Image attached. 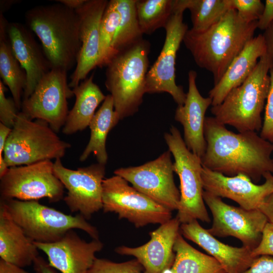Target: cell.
<instances>
[{"mask_svg":"<svg viewBox=\"0 0 273 273\" xmlns=\"http://www.w3.org/2000/svg\"><path fill=\"white\" fill-rule=\"evenodd\" d=\"M204 136L203 166L228 176L242 174L255 184L266 173L273 174V144L257 132L235 133L213 117H206Z\"/></svg>","mask_w":273,"mask_h":273,"instance_id":"cell-1","label":"cell"},{"mask_svg":"<svg viewBox=\"0 0 273 273\" xmlns=\"http://www.w3.org/2000/svg\"><path fill=\"white\" fill-rule=\"evenodd\" d=\"M257 21L243 20L231 9L215 24L206 30L188 29L183 39L196 64L211 72L214 85L223 76L234 59L254 37Z\"/></svg>","mask_w":273,"mask_h":273,"instance_id":"cell-2","label":"cell"},{"mask_svg":"<svg viewBox=\"0 0 273 273\" xmlns=\"http://www.w3.org/2000/svg\"><path fill=\"white\" fill-rule=\"evenodd\" d=\"M25 20L40 40L51 69L68 72L76 66L81 42L75 10L59 3L37 6L26 11Z\"/></svg>","mask_w":273,"mask_h":273,"instance_id":"cell-3","label":"cell"},{"mask_svg":"<svg viewBox=\"0 0 273 273\" xmlns=\"http://www.w3.org/2000/svg\"><path fill=\"white\" fill-rule=\"evenodd\" d=\"M272 62L267 53L262 56L246 80L232 89L221 104L212 106L211 112L216 121L234 127L238 132L261 130Z\"/></svg>","mask_w":273,"mask_h":273,"instance_id":"cell-4","label":"cell"},{"mask_svg":"<svg viewBox=\"0 0 273 273\" xmlns=\"http://www.w3.org/2000/svg\"><path fill=\"white\" fill-rule=\"evenodd\" d=\"M150 50L143 38L114 56L106 66L105 85L121 120L137 112L143 102Z\"/></svg>","mask_w":273,"mask_h":273,"instance_id":"cell-5","label":"cell"},{"mask_svg":"<svg viewBox=\"0 0 273 273\" xmlns=\"http://www.w3.org/2000/svg\"><path fill=\"white\" fill-rule=\"evenodd\" d=\"M0 206L34 242H55L75 229L85 232L92 239H99L97 228L79 214H67L34 200L0 199Z\"/></svg>","mask_w":273,"mask_h":273,"instance_id":"cell-6","label":"cell"},{"mask_svg":"<svg viewBox=\"0 0 273 273\" xmlns=\"http://www.w3.org/2000/svg\"><path fill=\"white\" fill-rule=\"evenodd\" d=\"M70 143L62 140L50 125L19 112L7 140L4 159L9 167L61 159Z\"/></svg>","mask_w":273,"mask_h":273,"instance_id":"cell-7","label":"cell"},{"mask_svg":"<svg viewBox=\"0 0 273 273\" xmlns=\"http://www.w3.org/2000/svg\"><path fill=\"white\" fill-rule=\"evenodd\" d=\"M174 162L173 170L180 181V198L176 217L181 224L194 220L209 223L210 218L203 199L201 159L188 149L179 130L171 126L164 136Z\"/></svg>","mask_w":273,"mask_h":273,"instance_id":"cell-8","label":"cell"},{"mask_svg":"<svg viewBox=\"0 0 273 273\" xmlns=\"http://www.w3.org/2000/svg\"><path fill=\"white\" fill-rule=\"evenodd\" d=\"M102 209L117 214L136 228L164 223L172 218V211L138 191L117 175L105 178L102 186Z\"/></svg>","mask_w":273,"mask_h":273,"instance_id":"cell-9","label":"cell"},{"mask_svg":"<svg viewBox=\"0 0 273 273\" xmlns=\"http://www.w3.org/2000/svg\"><path fill=\"white\" fill-rule=\"evenodd\" d=\"M64 189L51 160L9 167L0 177V199L37 201L46 198L50 202H57L63 199Z\"/></svg>","mask_w":273,"mask_h":273,"instance_id":"cell-10","label":"cell"},{"mask_svg":"<svg viewBox=\"0 0 273 273\" xmlns=\"http://www.w3.org/2000/svg\"><path fill=\"white\" fill-rule=\"evenodd\" d=\"M185 11L176 0H173L172 13L164 28V43L157 59L149 69L145 86L146 93H168L177 106L184 104L187 96L183 86L176 84L175 73L177 52L189 29L183 22Z\"/></svg>","mask_w":273,"mask_h":273,"instance_id":"cell-11","label":"cell"},{"mask_svg":"<svg viewBox=\"0 0 273 273\" xmlns=\"http://www.w3.org/2000/svg\"><path fill=\"white\" fill-rule=\"evenodd\" d=\"M203 196L212 216L211 226L207 229L210 234L217 237H235L252 250L258 246L268 222L258 209L248 210L229 205L205 191Z\"/></svg>","mask_w":273,"mask_h":273,"instance_id":"cell-12","label":"cell"},{"mask_svg":"<svg viewBox=\"0 0 273 273\" xmlns=\"http://www.w3.org/2000/svg\"><path fill=\"white\" fill-rule=\"evenodd\" d=\"M67 73L52 69L21 105V112L27 117L46 122L57 133L64 126L69 113L67 100L74 96L67 82Z\"/></svg>","mask_w":273,"mask_h":273,"instance_id":"cell-13","label":"cell"},{"mask_svg":"<svg viewBox=\"0 0 273 273\" xmlns=\"http://www.w3.org/2000/svg\"><path fill=\"white\" fill-rule=\"evenodd\" d=\"M168 150L143 165L119 168L114 171L138 191L171 211L177 210L180 191L174 180L173 163Z\"/></svg>","mask_w":273,"mask_h":273,"instance_id":"cell-14","label":"cell"},{"mask_svg":"<svg viewBox=\"0 0 273 273\" xmlns=\"http://www.w3.org/2000/svg\"><path fill=\"white\" fill-rule=\"evenodd\" d=\"M54 171L67 190L63 200L71 212H78L88 220L102 209L105 165L98 163L73 170L65 167L61 159H57Z\"/></svg>","mask_w":273,"mask_h":273,"instance_id":"cell-15","label":"cell"},{"mask_svg":"<svg viewBox=\"0 0 273 273\" xmlns=\"http://www.w3.org/2000/svg\"><path fill=\"white\" fill-rule=\"evenodd\" d=\"M204 191L220 198H226L245 209H258L264 200L273 193V174L266 173L264 182L254 183L245 175L226 176L204 166L202 172Z\"/></svg>","mask_w":273,"mask_h":273,"instance_id":"cell-16","label":"cell"},{"mask_svg":"<svg viewBox=\"0 0 273 273\" xmlns=\"http://www.w3.org/2000/svg\"><path fill=\"white\" fill-rule=\"evenodd\" d=\"M47 256L53 268L61 273H87L104 247L99 239L86 242L75 230L68 231L60 240L51 243L34 242Z\"/></svg>","mask_w":273,"mask_h":273,"instance_id":"cell-17","label":"cell"},{"mask_svg":"<svg viewBox=\"0 0 273 273\" xmlns=\"http://www.w3.org/2000/svg\"><path fill=\"white\" fill-rule=\"evenodd\" d=\"M180 224L176 217L172 218L151 232L150 240L146 244L136 247L120 246L115 251L135 257L143 266L144 273H163L171 268L174 261V245Z\"/></svg>","mask_w":273,"mask_h":273,"instance_id":"cell-18","label":"cell"},{"mask_svg":"<svg viewBox=\"0 0 273 273\" xmlns=\"http://www.w3.org/2000/svg\"><path fill=\"white\" fill-rule=\"evenodd\" d=\"M107 0H87L75 10L80 20L81 47L69 86L74 88L86 78L91 70L98 67L100 51V27L108 3Z\"/></svg>","mask_w":273,"mask_h":273,"instance_id":"cell-19","label":"cell"},{"mask_svg":"<svg viewBox=\"0 0 273 273\" xmlns=\"http://www.w3.org/2000/svg\"><path fill=\"white\" fill-rule=\"evenodd\" d=\"M7 32L14 55L26 74L23 101L30 96L51 67L42 47L26 25L9 22Z\"/></svg>","mask_w":273,"mask_h":273,"instance_id":"cell-20","label":"cell"},{"mask_svg":"<svg viewBox=\"0 0 273 273\" xmlns=\"http://www.w3.org/2000/svg\"><path fill=\"white\" fill-rule=\"evenodd\" d=\"M197 76L195 71H189L186 99L183 105L177 106L174 119L183 127V139L188 149L201 159L206 148L204 136L205 114L212 105V100L200 94L196 83Z\"/></svg>","mask_w":273,"mask_h":273,"instance_id":"cell-21","label":"cell"},{"mask_svg":"<svg viewBox=\"0 0 273 273\" xmlns=\"http://www.w3.org/2000/svg\"><path fill=\"white\" fill-rule=\"evenodd\" d=\"M180 233L215 258L226 273H243L255 258L252 249L244 246L237 247L223 243L203 228L197 220L180 224Z\"/></svg>","mask_w":273,"mask_h":273,"instance_id":"cell-22","label":"cell"},{"mask_svg":"<svg viewBox=\"0 0 273 273\" xmlns=\"http://www.w3.org/2000/svg\"><path fill=\"white\" fill-rule=\"evenodd\" d=\"M266 53L262 34L254 37L234 59L222 78L209 92L212 106L222 103L228 94L241 85L253 72L258 60Z\"/></svg>","mask_w":273,"mask_h":273,"instance_id":"cell-23","label":"cell"},{"mask_svg":"<svg viewBox=\"0 0 273 273\" xmlns=\"http://www.w3.org/2000/svg\"><path fill=\"white\" fill-rule=\"evenodd\" d=\"M38 249L23 230L0 206V257L21 267L33 264Z\"/></svg>","mask_w":273,"mask_h":273,"instance_id":"cell-24","label":"cell"},{"mask_svg":"<svg viewBox=\"0 0 273 273\" xmlns=\"http://www.w3.org/2000/svg\"><path fill=\"white\" fill-rule=\"evenodd\" d=\"M94 74L82 81L72 89L75 102L69 111L62 132L72 134L82 131L89 126L98 106L106 96L93 80Z\"/></svg>","mask_w":273,"mask_h":273,"instance_id":"cell-25","label":"cell"},{"mask_svg":"<svg viewBox=\"0 0 273 273\" xmlns=\"http://www.w3.org/2000/svg\"><path fill=\"white\" fill-rule=\"evenodd\" d=\"M120 120L119 114L115 111L112 97L110 94L107 95L89 123L90 138L79 157L80 161H85L93 154L98 163L106 164L108 159L106 147L107 135Z\"/></svg>","mask_w":273,"mask_h":273,"instance_id":"cell-26","label":"cell"},{"mask_svg":"<svg viewBox=\"0 0 273 273\" xmlns=\"http://www.w3.org/2000/svg\"><path fill=\"white\" fill-rule=\"evenodd\" d=\"M8 22L0 13V75L19 110L26 83V74L13 52L7 32Z\"/></svg>","mask_w":273,"mask_h":273,"instance_id":"cell-27","label":"cell"},{"mask_svg":"<svg viewBox=\"0 0 273 273\" xmlns=\"http://www.w3.org/2000/svg\"><path fill=\"white\" fill-rule=\"evenodd\" d=\"M173 263L163 273H226L213 257L193 247L179 233L174 245Z\"/></svg>","mask_w":273,"mask_h":273,"instance_id":"cell-28","label":"cell"},{"mask_svg":"<svg viewBox=\"0 0 273 273\" xmlns=\"http://www.w3.org/2000/svg\"><path fill=\"white\" fill-rule=\"evenodd\" d=\"M135 3L136 0H116L120 21L113 42L112 58L143 39L137 18Z\"/></svg>","mask_w":273,"mask_h":273,"instance_id":"cell-29","label":"cell"},{"mask_svg":"<svg viewBox=\"0 0 273 273\" xmlns=\"http://www.w3.org/2000/svg\"><path fill=\"white\" fill-rule=\"evenodd\" d=\"M173 0H136L139 25L142 33L151 34L166 25L173 12Z\"/></svg>","mask_w":273,"mask_h":273,"instance_id":"cell-30","label":"cell"},{"mask_svg":"<svg viewBox=\"0 0 273 273\" xmlns=\"http://www.w3.org/2000/svg\"><path fill=\"white\" fill-rule=\"evenodd\" d=\"M193 30L201 32L217 22L231 9L229 0H185Z\"/></svg>","mask_w":273,"mask_h":273,"instance_id":"cell-31","label":"cell"},{"mask_svg":"<svg viewBox=\"0 0 273 273\" xmlns=\"http://www.w3.org/2000/svg\"><path fill=\"white\" fill-rule=\"evenodd\" d=\"M119 21L116 0L109 1L100 24L99 67H106L112 58V45Z\"/></svg>","mask_w":273,"mask_h":273,"instance_id":"cell-32","label":"cell"},{"mask_svg":"<svg viewBox=\"0 0 273 273\" xmlns=\"http://www.w3.org/2000/svg\"><path fill=\"white\" fill-rule=\"evenodd\" d=\"M143 270V266L136 259L115 262L96 258L87 273H142Z\"/></svg>","mask_w":273,"mask_h":273,"instance_id":"cell-33","label":"cell"},{"mask_svg":"<svg viewBox=\"0 0 273 273\" xmlns=\"http://www.w3.org/2000/svg\"><path fill=\"white\" fill-rule=\"evenodd\" d=\"M231 9L237 11L245 21L253 22L258 20L264 5L260 0H229Z\"/></svg>","mask_w":273,"mask_h":273,"instance_id":"cell-34","label":"cell"},{"mask_svg":"<svg viewBox=\"0 0 273 273\" xmlns=\"http://www.w3.org/2000/svg\"><path fill=\"white\" fill-rule=\"evenodd\" d=\"M0 80V121L6 126L12 128L19 112L13 98H7V88Z\"/></svg>","mask_w":273,"mask_h":273,"instance_id":"cell-35","label":"cell"},{"mask_svg":"<svg viewBox=\"0 0 273 273\" xmlns=\"http://www.w3.org/2000/svg\"><path fill=\"white\" fill-rule=\"evenodd\" d=\"M269 73L270 86L260 135L264 140L273 144V62H272Z\"/></svg>","mask_w":273,"mask_h":273,"instance_id":"cell-36","label":"cell"},{"mask_svg":"<svg viewBox=\"0 0 273 273\" xmlns=\"http://www.w3.org/2000/svg\"><path fill=\"white\" fill-rule=\"evenodd\" d=\"M254 257L260 255L273 256V224L267 222L262 232V237L258 246L252 251Z\"/></svg>","mask_w":273,"mask_h":273,"instance_id":"cell-37","label":"cell"},{"mask_svg":"<svg viewBox=\"0 0 273 273\" xmlns=\"http://www.w3.org/2000/svg\"><path fill=\"white\" fill-rule=\"evenodd\" d=\"M243 273H273V256L260 255L255 257Z\"/></svg>","mask_w":273,"mask_h":273,"instance_id":"cell-38","label":"cell"},{"mask_svg":"<svg viewBox=\"0 0 273 273\" xmlns=\"http://www.w3.org/2000/svg\"><path fill=\"white\" fill-rule=\"evenodd\" d=\"M273 22V0H266L263 12L257 20V28L265 30Z\"/></svg>","mask_w":273,"mask_h":273,"instance_id":"cell-39","label":"cell"},{"mask_svg":"<svg viewBox=\"0 0 273 273\" xmlns=\"http://www.w3.org/2000/svg\"><path fill=\"white\" fill-rule=\"evenodd\" d=\"M258 209L265 216L268 222L273 224V193L266 197Z\"/></svg>","mask_w":273,"mask_h":273,"instance_id":"cell-40","label":"cell"},{"mask_svg":"<svg viewBox=\"0 0 273 273\" xmlns=\"http://www.w3.org/2000/svg\"><path fill=\"white\" fill-rule=\"evenodd\" d=\"M33 265L34 273H57L49 262L40 256L35 259Z\"/></svg>","mask_w":273,"mask_h":273,"instance_id":"cell-41","label":"cell"},{"mask_svg":"<svg viewBox=\"0 0 273 273\" xmlns=\"http://www.w3.org/2000/svg\"><path fill=\"white\" fill-rule=\"evenodd\" d=\"M266 46V53L273 62V22L262 34Z\"/></svg>","mask_w":273,"mask_h":273,"instance_id":"cell-42","label":"cell"},{"mask_svg":"<svg viewBox=\"0 0 273 273\" xmlns=\"http://www.w3.org/2000/svg\"><path fill=\"white\" fill-rule=\"evenodd\" d=\"M0 273H28L23 268L0 259Z\"/></svg>","mask_w":273,"mask_h":273,"instance_id":"cell-43","label":"cell"},{"mask_svg":"<svg viewBox=\"0 0 273 273\" xmlns=\"http://www.w3.org/2000/svg\"><path fill=\"white\" fill-rule=\"evenodd\" d=\"M11 130V128L0 123V156H3L7 140Z\"/></svg>","mask_w":273,"mask_h":273,"instance_id":"cell-44","label":"cell"},{"mask_svg":"<svg viewBox=\"0 0 273 273\" xmlns=\"http://www.w3.org/2000/svg\"><path fill=\"white\" fill-rule=\"evenodd\" d=\"M87 0H58L57 3H61L64 6L73 10H76L83 6Z\"/></svg>","mask_w":273,"mask_h":273,"instance_id":"cell-45","label":"cell"},{"mask_svg":"<svg viewBox=\"0 0 273 273\" xmlns=\"http://www.w3.org/2000/svg\"><path fill=\"white\" fill-rule=\"evenodd\" d=\"M18 3V1L15 0H1L0 1V13H4L10 7L16 3Z\"/></svg>","mask_w":273,"mask_h":273,"instance_id":"cell-46","label":"cell"},{"mask_svg":"<svg viewBox=\"0 0 273 273\" xmlns=\"http://www.w3.org/2000/svg\"><path fill=\"white\" fill-rule=\"evenodd\" d=\"M272 162H273V157L272 158Z\"/></svg>","mask_w":273,"mask_h":273,"instance_id":"cell-47","label":"cell"}]
</instances>
